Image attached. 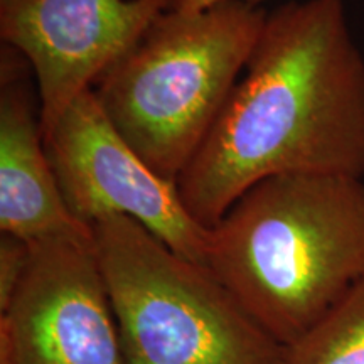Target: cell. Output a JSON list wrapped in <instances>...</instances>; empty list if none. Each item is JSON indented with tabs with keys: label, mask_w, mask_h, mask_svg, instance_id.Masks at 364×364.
Returning <instances> with one entry per match:
<instances>
[{
	"label": "cell",
	"mask_w": 364,
	"mask_h": 364,
	"mask_svg": "<svg viewBox=\"0 0 364 364\" xmlns=\"http://www.w3.org/2000/svg\"><path fill=\"white\" fill-rule=\"evenodd\" d=\"M27 61L2 51L0 86V231L26 241H95L93 226L71 213L49 161L41 105L27 83Z\"/></svg>",
	"instance_id": "ba28073f"
},
{
	"label": "cell",
	"mask_w": 364,
	"mask_h": 364,
	"mask_svg": "<svg viewBox=\"0 0 364 364\" xmlns=\"http://www.w3.org/2000/svg\"><path fill=\"white\" fill-rule=\"evenodd\" d=\"M93 235L127 364H287L289 348L206 265L125 216Z\"/></svg>",
	"instance_id": "277c9868"
},
{
	"label": "cell",
	"mask_w": 364,
	"mask_h": 364,
	"mask_svg": "<svg viewBox=\"0 0 364 364\" xmlns=\"http://www.w3.org/2000/svg\"><path fill=\"white\" fill-rule=\"evenodd\" d=\"M46 139L71 213L93 226L130 218L177 255L206 265L209 230L189 215L177 181L152 169L110 124L93 90L76 100Z\"/></svg>",
	"instance_id": "5b68a950"
},
{
	"label": "cell",
	"mask_w": 364,
	"mask_h": 364,
	"mask_svg": "<svg viewBox=\"0 0 364 364\" xmlns=\"http://www.w3.org/2000/svg\"><path fill=\"white\" fill-rule=\"evenodd\" d=\"M277 176L364 177V58L343 0L268 12L177 188L189 215L211 230L250 188Z\"/></svg>",
	"instance_id": "6da1fadb"
},
{
	"label": "cell",
	"mask_w": 364,
	"mask_h": 364,
	"mask_svg": "<svg viewBox=\"0 0 364 364\" xmlns=\"http://www.w3.org/2000/svg\"><path fill=\"white\" fill-rule=\"evenodd\" d=\"M172 0H0V38L38 83L44 136Z\"/></svg>",
	"instance_id": "52a82bcc"
},
{
	"label": "cell",
	"mask_w": 364,
	"mask_h": 364,
	"mask_svg": "<svg viewBox=\"0 0 364 364\" xmlns=\"http://www.w3.org/2000/svg\"><path fill=\"white\" fill-rule=\"evenodd\" d=\"M226 2V0H172L171 11L177 12H198L203 9H208L215 4ZM248 2H260V0H248Z\"/></svg>",
	"instance_id": "8fae6325"
},
{
	"label": "cell",
	"mask_w": 364,
	"mask_h": 364,
	"mask_svg": "<svg viewBox=\"0 0 364 364\" xmlns=\"http://www.w3.org/2000/svg\"><path fill=\"white\" fill-rule=\"evenodd\" d=\"M287 364H364V282L290 346Z\"/></svg>",
	"instance_id": "9c48e42d"
},
{
	"label": "cell",
	"mask_w": 364,
	"mask_h": 364,
	"mask_svg": "<svg viewBox=\"0 0 364 364\" xmlns=\"http://www.w3.org/2000/svg\"><path fill=\"white\" fill-rule=\"evenodd\" d=\"M206 267L287 348L364 282V182L277 176L209 230Z\"/></svg>",
	"instance_id": "7a4b0ae2"
},
{
	"label": "cell",
	"mask_w": 364,
	"mask_h": 364,
	"mask_svg": "<svg viewBox=\"0 0 364 364\" xmlns=\"http://www.w3.org/2000/svg\"><path fill=\"white\" fill-rule=\"evenodd\" d=\"M267 17L248 0L169 9L95 86L110 124L159 174L177 181L204 144Z\"/></svg>",
	"instance_id": "3957f363"
},
{
	"label": "cell",
	"mask_w": 364,
	"mask_h": 364,
	"mask_svg": "<svg viewBox=\"0 0 364 364\" xmlns=\"http://www.w3.org/2000/svg\"><path fill=\"white\" fill-rule=\"evenodd\" d=\"M0 349L12 364H127L95 241H31Z\"/></svg>",
	"instance_id": "8992f818"
},
{
	"label": "cell",
	"mask_w": 364,
	"mask_h": 364,
	"mask_svg": "<svg viewBox=\"0 0 364 364\" xmlns=\"http://www.w3.org/2000/svg\"><path fill=\"white\" fill-rule=\"evenodd\" d=\"M31 262V241L12 235L0 236V314L16 297Z\"/></svg>",
	"instance_id": "30bf717a"
}]
</instances>
